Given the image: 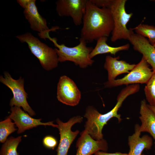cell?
<instances>
[{"label": "cell", "instance_id": "1", "mask_svg": "<svg viewBox=\"0 0 155 155\" xmlns=\"http://www.w3.org/2000/svg\"><path fill=\"white\" fill-rule=\"evenodd\" d=\"M80 38L91 42L102 37H108L114 28L109 8H99L87 0L83 19Z\"/></svg>", "mask_w": 155, "mask_h": 155}, {"label": "cell", "instance_id": "2", "mask_svg": "<svg viewBox=\"0 0 155 155\" xmlns=\"http://www.w3.org/2000/svg\"><path fill=\"white\" fill-rule=\"evenodd\" d=\"M140 88L139 84L127 86L123 88L117 97V102L115 106L110 111L102 114L92 106H88L86 110L84 117L87 119L85 125V130L94 140H99L103 139L102 131L104 126L113 117L117 118L119 122L121 121V115L118 111L123 102L130 95L138 92Z\"/></svg>", "mask_w": 155, "mask_h": 155}, {"label": "cell", "instance_id": "3", "mask_svg": "<svg viewBox=\"0 0 155 155\" xmlns=\"http://www.w3.org/2000/svg\"><path fill=\"white\" fill-rule=\"evenodd\" d=\"M48 39L52 42L55 46L57 48L55 49L59 62L72 61L82 68H86L93 63L94 60L89 57L93 48L87 46V42L84 39L80 38V43L78 45L69 47L64 44H58L55 38H52L49 36Z\"/></svg>", "mask_w": 155, "mask_h": 155}, {"label": "cell", "instance_id": "4", "mask_svg": "<svg viewBox=\"0 0 155 155\" xmlns=\"http://www.w3.org/2000/svg\"><path fill=\"white\" fill-rule=\"evenodd\" d=\"M16 37L22 42L27 43L31 52L39 60L44 69L49 71L57 66L59 61L55 49L42 42L30 32Z\"/></svg>", "mask_w": 155, "mask_h": 155}, {"label": "cell", "instance_id": "5", "mask_svg": "<svg viewBox=\"0 0 155 155\" xmlns=\"http://www.w3.org/2000/svg\"><path fill=\"white\" fill-rule=\"evenodd\" d=\"M126 0H113L109 7L114 22V28L111 33V40L115 42L118 40H128L134 33L133 29H128L127 25L133 13H127L125 9Z\"/></svg>", "mask_w": 155, "mask_h": 155}, {"label": "cell", "instance_id": "6", "mask_svg": "<svg viewBox=\"0 0 155 155\" xmlns=\"http://www.w3.org/2000/svg\"><path fill=\"white\" fill-rule=\"evenodd\" d=\"M35 0H18L17 2L24 9V13L32 29L38 32V36L41 38L48 39L49 32L55 31L59 28L55 27L49 29L46 20L38 12Z\"/></svg>", "mask_w": 155, "mask_h": 155}, {"label": "cell", "instance_id": "7", "mask_svg": "<svg viewBox=\"0 0 155 155\" xmlns=\"http://www.w3.org/2000/svg\"><path fill=\"white\" fill-rule=\"evenodd\" d=\"M153 73L144 58L142 57L140 61L130 72L123 78L104 83L105 88H112L122 85L146 84Z\"/></svg>", "mask_w": 155, "mask_h": 155}, {"label": "cell", "instance_id": "8", "mask_svg": "<svg viewBox=\"0 0 155 155\" xmlns=\"http://www.w3.org/2000/svg\"><path fill=\"white\" fill-rule=\"evenodd\" d=\"M4 78L1 75L0 81L9 88L12 92L13 96L11 99L10 105L22 107L30 116L35 115L34 111L28 104L27 100L28 94L24 88V80L21 77L17 80H14L7 72L4 73Z\"/></svg>", "mask_w": 155, "mask_h": 155}, {"label": "cell", "instance_id": "9", "mask_svg": "<svg viewBox=\"0 0 155 155\" xmlns=\"http://www.w3.org/2000/svg\"><path fill=\"white\" fill-rule=\"evenodd\" d=\"M83 117L78 116L70 118L67 122H63L59 119H56L60 135L59 143L57 150V155H67L69 148L76 136L79 133L77 130L73 131L72 126L76 123L82 122Z\"/></svg>", "mask_w": 155, "mask_h": 155}, {"label": "cell", "instance_id": "10", "mask_svg": "<svg viewBox=\"0 0 155 155\" xmlns=\"http://www.w3.org/2000/svg\"><path fill=\"white\" fill-rule=\"evenodd\" d=\"M87 0H58L56 11L60 16L70 17L76 26L82 23Z\"/></svg>", "mask_w": 155, "mask_h": 155}, {"label": "cell", "instance_id": "11", "mask_svg": "<svg viewBox=\"0 0 155 155\" xmlns=\"http://www.w3.org/2000/svg\"><path fill=\"white\" fill-rule=\"evenodd\" d=\"M57 97L63 104L74 106L79 103L81 93L72 80L63 75L60 77L57 84Z\"/></svg>", "mask_w": 155, "mask_h": 155}, {"label": "cell", "instance_id": "12", "mask_svg": "<svg viewBox=\"0 0 155 155\" xmlns=\"http://www.w3.org/2000/svg\"><path fill=\"white\" fill-rule=\"evenodd\" d=\"M11 113L8 117L13 120L18 128L17 133H22L27 130L36 127L38 125L51 126L57 128L58 125L53 124V121L46 123L42 122V119H35L25 113L20 107L14 106L11 107Z\"/></svg>", "mask_w": 155, "mask_h": 155}, {"label": "cell", "instance_id": "13", "mask_svg": "<svg viewBox=\"0 0 155 155\" xmlns=\"http://www.w3.org/2000/svg\"><path fill=\"white\" fill-rule=\"evenodd\" d=\"M76 144V155H91L100 150L105 152L108 149L106 141L93 139L85 130L81 132Z\"/></svg>", "mask_w": 155, "mask_h": 155}, {"label": "cell", "instance_id": "14", "mask_svg": "<svg viewBox=\"0 0 155 155\" xmlns=\"http://www.w3.org/2000/svg\"><path fill=\"white\" fill-rule=\"evenodd\" d=\"M128 40L134 50L143 56L155 72V48L145 37L137 34H132Z\"/></svg>", "mask_w": 155, "mask_h": 155}, {"label": "cell", "instance_id": "15", "mask_svg": "<svg viewBox=\"0 0 155 155\" xmlns=\"http://www.w3.org/2000/svg\"><path fill=\"white\" fill-rule=\"evenodd\" d=\"M139 127L138 124H136L134 133L128 137L129 151L128 155H142L144 150H150L152 146L153 140L151 137L147 135L140 137L141 132Z\"/></svg>", "mask_w": 155, "mask_h": 155}, {"label": "cell", "instance_id": "16", "mask_svg": "<svg viewBox=\"0 0 155 155\" xmlns=\"http://www.w3.org/2000/svg\"><path fill=\"white\" fill-rule=\"evenodd\" d=\"M119 56L113 57L110 55L106 56L104 65V68L108 72V81L114 80L119 75L129 73L136 64H130L123 60H119Z\"/></svg>", "mask_w": 155, "mask_h": 155}, {"label": "cell", "instance_id": "17", "mask_svg": "<svg viewBox=\"0 0 155 155\" xmlns=\"http://www.w3.org/2000/svg\"><path fill=\"white\" fill-rule=\"evenodd\" d=\"M140 113L139 118L142 123L139 127L140 131L149 133L155 140V114L145 100L141 102Z\"/></svg>", "mask_w": 155, "mask_h": 155}, {"label": "cell", "instance_id": "18", "mask_svg": "<svg viewBox=\"0 0 155 155\" xmlns=\"http://www.w3.org/2000/svg\"><path fill=\"white\" fill-rule=\"evenodd\" d=\"M107 37H102L97 40L95 47L90 53L89 57L92 59L97 55L109 53L115 55L118 52L122 51L128 50L130 47L129 44L120 46L114 47L109 46L106 43Z\"/></svg>", "mask_w": 155, "mask_h": 155}, {"label": "cell", "instance_id": "19", "mask_svg": "<svg viewBox=\"0 0 155 155\" xmlns=\"http://www.w3.org/2000/svg\"><path fill=\"white\" fill-rule=\"evenodd\" d=\"M21 136L11 137L2 145L0 155H20L17 151L18 146L22 140Z\"/></svg>", "mask_w": 155, "mask_h": 155}, {"label": "cell", "instance_id": "20", "mask_svg": "<svg viewBox=\"0 0 155 155\" xmlns=\"http://www.w3.org/2000/svg\"><path fill=\"white\" fill-rule=\"evenodd\" d=\"M136 34L148 39L150 43L153 45L155 43V26L147 24H140L135 28Z\"/></svg>", "mask_w": 155, "mask_h": 155}, {"label": "cell", "instance_id": "21", "mask_svg": "<svg viewBox=\"0 0 155 155\" xmlns=\"http://www.w3.org/2000/svg\"><path fill=\"white\" fill-rule=\"evenodd\" d=\"M15 123L11 119L7 118L0 122V142L4 143L10 134L18 130L15 128Z\"/></svg>", "mask_w": 155, "mask_h": 155}, {"label": "cell", "instance_id": "22", "mask_svg": "<svg viewBox=\"0 0 155 155\" xmlns=\"http://www.w3.org/2000/svg\"><path fill=\"white\" fill-rule=\"evenodd\" d=\"M144 92L149 105L155 107V72L154 71L144 87Z\"/></svg>", "mask_w": 155, "mask_h": 155}, {"label": "cell", "instance_id": "23", "mask_svg": "<svg viewBox=\"0 0 155 155\" xmlns=\"http://www.w3.org/2000/svg\"><path fill=\"white\" fill-rule=\"evenodd\" d=\"M42 143L46 148L53 149L57 145V141L54 137L51 135H47L43 139Z\"/></svg>", "mask_w": 155, "mask_h": 155}, {"label": "cell", "instance_id": "24", "mask_svg": "<svg viewBox=\"0 0 155 155\" xmlns=\"http://www.w3.org/2000/svg\"><path fill=\"white\" fill-rule=\"evenodd\" d=\"M97 7L101 8H109L113 0H90Z\"/></svg>", "mask_w": 155, "mask_h": 155}, {"label": "cell", "instance_id": "25", "mask_svg": "<svg viewBox=\"0 0 155 155\" xmlns=\"http://www.w3.org/2000/svg\"><path fill=\"white\" fill-rule=\"evenodd\" d=\"M94 154V155H128V154L123 153L119 152L115 153H108L100 151H98Z\"/></svg>", "mask_w": 155, "mask_h": 155}, {"label": "cell", "instance_id": "26", "mask_svg": "<svg viewBox=\"0 0 155 155\" xmlns=\"http://www.w3.org/2000/svg\"><path fill=\"white\" fill-rule=\"evenodd\" d=\"M148 105L150 108L153 111V112L155 114V107L150 106L149 104H148Z\"/></svg>", "mask_w": 155, "mask_h": 155}, {"label": "cell", "instance_id": "27", "mask_svg": "<svg viewBox=\"0 0 155 155\" xmlns=\"http://www.w3.org/2000/svg\"><path fill=\"white\" fill-rule=\"evenodd\" d=\"M152 45L155 48V43Z\"/></svg>", "mask_w": 155, "mask_h": 155}, {"label": "cell", "instance_id": "28", "mask_svg": "<svg viewBox=\"0 0 155 155\" xmlns=\"http://www.w3.org/2000/svg\"><path fill=\"white\" fill-rule=\"evenodd\" d=\"M152 1H155V0H152Z\"/></svg>", "mask_w": 155, "mask_h": 155}, {"label": "cell", "instance_id": "29", "mask_svg": "<svg viewBox=\"0 0 155 155\" xmlns=\"http://www.w3.org/2000/svg\"><path fill=\"white\" fill-rule=\"evenodd\" d=\"M142 155H144V154H142Z\"/></svg>", "mask_w": 155, "mask_h": 155}]
</instances>
